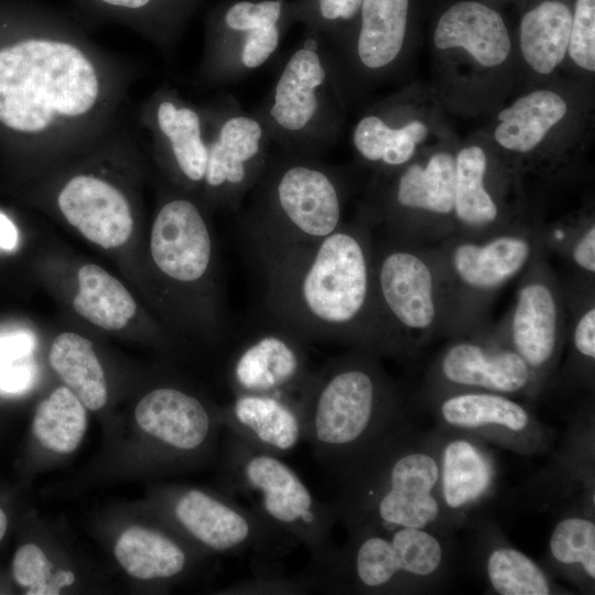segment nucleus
Returning <instances> with one entry per match:
<instances>
[{
	"label": "nucleus",
	"mask_w": 595,
	"mask_h": 595,
	"mask_svg": "<svg viewBox=\"0 0 595 595\" xmlns=\"http://www.w3.org/2000/svg\"><path fill=\"white\" fill-rule=\"evenodd\" d=\"M429 385L431 397L465 390L534 397L542 388L524 360L498 337L450 343L433 363Z\"/></svg>",
	"instance_id": "nucleus-12"
},
{
	"label": "nucleus",
	"mask_w": 595,
	"mask_h": 595,
	"mask_svg": "<svg viewBox=\"0 0 595 595\" xmlns=\"http://www.w3.org/2000/svg\"><path fill=\"white\" fill-rule=\"evenodd\" d=\"M432 437L439 465L437 497L451 528L458 527L493 491L494 458L475 436L441 429Z\"/></svg>",
	"instance_id": "nucleus-17"
},
{
	"label": "nucleus",
	"mask_w": 595,
	"mask_h": 595,
	"mask_svg": "<svg viewBox=\"0 0 595 595\" xmlns=\"http://www.w3.org/2000/svg\"><path fill=\"white\" fill-rule=\"evenodd\" d=\"M572 354L580 368L589 376L595 360V305L588 300L578 310L572 325Z\"/></svg>",
	"instance_id": "nucleus-40"
},
{
	"label": "nucleus",
	"mask_w": 595,
	"mask_h": 595,
	"mask_svg": "<svg viewBox=\"0 0 595 595\" xmlns=\"http://www.w3.org/2000/svg\"><path fill=\"white\" fill-rule=\"evenodd\" d=\"M281 15L280 0H241L228 7L224 24L234 39H239L237 57L244 68H257L274 53L280 41Z\"/></svg>",
	"instance_id": "nucleus-29"
},
{
	"label": "nucleus",
	"mask_w": 595,
	"mask_h": 595,
	"mask_svg": "<svg viewBox=\"0 0 595 595\" xmlns=\"http://www.w3.org/2000/svg\"><path fill=\"white\" fill-rule=\"evenodd\" d=\"M303 439L336 486L407 420L404 397L379 355L353 348L312 370L298 397Z\"/></svg>",
	"instance_id": "nucleus-2"
},
{
	"label": "nucleus",
	"mask_w": 595,
	"mask_h": 595,
	"mask_svg": "<svg viewBox=\"0 0 595 595\" xmlns=\"http://www.w3.org/2000/svg\"><path fill=\"white\" fill-rule=\"evenodd\" d=\"M156 121L170 143L180 173L192 183L204 182L208 148L202 137L198 113L165 100L158 107Z\"/></svg>",
	"instance_id": "nucleus-36"
},
{
	"label": "nucleus",
	"mask_w": 595,
	"mask_h": 595,
	"mask_svg": "<svg viewBox=\"0 0 595 595\" xmlns=\"http://www.w3.org/2000/svg\"><path fill=\"white\" fill-rule=\"evenodd\" d=\"M18 245V230L14 224L2 213H0V248L13 250Z\"/></svg>",
	"instance_id": "nucleus-45"
},
{
	"label": "nucleus",
	"mask_w": 595,
	"mask_h": 595,
	"mask_svg": "<svg viewBox=\"0 0 595 595\" xmlns=\"http://www.w3.org/2000/svg\"><path fill=\"white\" fill-rule=\"evenodd\" d=\"M564 310L555 275L537 258L523 272L507 326L498 338L524 360L542 387L562 351Z\"/></svg>",
	"instance_id": "nucleus-11"
},
{
	"label": "nucleus",
	"mask_w": 595,
	"mask_h": 595,
	"mask_svg": "<svg viewBox=\"0 0 595 595\" xmlns=\"http://www.w3.org/2000/svg\"><path fill=\"white\" fill-rule=\"evenodd\" d=\"M567 251L576 269L593 277L595 273V225L588 224L569 239Z\"/></svg>",
	"instance_id": "nucleus-42"
},
{
	"label": "nucleus",
	"mask_w": 595,
	"mask_h": 595,
	"mask_svg": "<svg viewBox=\"0 0 595 595\" xmlns=\"http://www.w3.org/2000/svg\"><path fill=\"white\" fill-rule=\"evenodd\" d=\"M363 0H316V9L322 20L327 22L347 21L360 10Z\"/></svg>",
	"instance_id": "nucleus-44"
},
{
	"label": "nucleus",
	"mask_w": 595,
	"mask_h": 595,
	"mask_svg": "<svg viewBox=\"0 0 595 595\" xmlns=\"http://www.w3.org/2000/svg\"><path fill=\"white\" fill-rule=\"evenodd\" d=\"M224 469L234 496L244 497L269 524L307 549V573H317L331 563L338 548L332 538L336 522L332 505L317 499L280 456L229 433Z\"/></svg>",
	"instance_id": "nucleus-7"
},
{
	"label": "nucleus",
	"mask_w": 595,
	"mask_h": 595,
	"mask_svg": "<svg viewBox=\"0 0 595 595\" xmlns=\"http://www.w3.org/2000/svg\"><path fill=\"white\" fill-rule=\"evenodd\" d=\"M433 40L440 50L464 48L485 67L502 64L511 50L501 15L476 1H461L450 7L440 18Z\"/></svg>",
	"instance_id": "nucleus-23"
},
{
	"label": "nucleus",
	"mask_w": 595,
	"mask_h": 595,
	"mask_svg": "<svg viewBox=\"0 0 595 595\" xmlns=\"http://www.w3.org/2000/svg\"><path fill=\"white\" fill-rule=\"evenodd\" d=\"M13 576L28 588L26 595H56L60 591L50 584L53 564L35 544L20 547L13 558Z\"/></svg>",
	"instance_id": "nucleus-37"
},
{
	"label": "nucleus",
	"mask_w": 595,
	"mask_h": 595,
	"mask_svg": "<svg viewBox=\"0 0 595 595\" xmlns=\"http://www.w3.org/2000/svg\"><path fill=\"white\" fill-rule=\"evenodd\" d=\"M409 0H363L357 55L364 66L378 69L400 54L407 29Z\"/></svg>",
	"instance_id": "nucleus-30"
},
{
	"label": "nucleus",
	"mask_w": 595,
	"mask_h": 595,
	"mask_svg": "<svg viewBox=\"0 0 595 595\" xmlns=\"http://www.w3.org/2000/svg\"><path fill=\"white\" fill-rule=\"evenodd\" d=\"M454 195L455 156L451 153L436 152L423 164H405L383 210L387 237L420 245L421 215L433 219L447 237L441 221H454Z\"/></svg>",
	"instance_id": "nucleus-15"
},
{
	"label": "nucleus",
	"mask_w": 595,
	"mask_h": 595,
	"mask_svg": "<svg viewBox=\"0 0 595 595\" xmlns=\"http://www.w3.org/2000/svg\"><path fill=\"white\" fill-rule=\"evenodd\" d=\"M488 160L479 145L455 156L454 226L456 234L483 237L505 229L502 214L486 184Z\"/></svg>",
	"instance_id": "nucleus-24"
},
{
	"label": "nucleus",
	"mask_w": 595,
	"mask_h": 595,
	"mask_svg": "<svg viewBox=\"0 0 595 595\" xmlns=\"http://www.w3.org/2000/svg\"><path fill=\"white\" fill-rule=\"evenodd\" d=\"M8 527V520L4 511L0 508V541L2 540Z\"/></svg>",
	"instance_id": "nucleus-48"
},
{
	"label": "nucleus",
	"mask_w": 595,
	"mask_h": 595,
	"mask_svg": "<svg viewBox=\"0 0 595 595\" xmlns=\"http://www.w3.org/2000/svg\"><path fill=\"white\" fill-rule=\"evenodd\" d=\"M372 280L387 355H413L446 327L441 279L432 251L388 237L374 242Z\"/></svg>",
	"instance_id": "nucleus-8"
},
{
	"label": "nucleus",
	"mask_w": 595,
	"mask_h": 595,
	"mask_svg": "<svg viewBox=\"0 0 595 595\" xmlns=\"http://www.w3.org/2000/svg\"><path fill=\"white\" fill-rule=\"evenodd\" d=\"M171 512L181 529L216 553L250 552L258 563H267L298 544L235 497L191 488L178 494Z\"/></svg>",
	"instance_id": "nucleus-10"
},
{
	"label": "nucleus",
	"mask_w": 595,
	"mask_h": 595,
	"mask_svg": "<svg viewBox=\"0 0 595 595\" xmlns=\"http://www.w3.org/2000/svg\"><path fill=\"white\" fill-rule=\"evenodd\" d=\"M444 534L422 528L348 531L331 563L310 574L314 589L404 594L431 591L448 573Z\"/></svg>",
	"instance_id": "nucleus-6"
},
{
	"label": "nucleus",
	"mask_w": 595,
	"mask_h": 595,
	"mask_svg": "<svg viewBox=\"0 0 595 595\" xmlns=\"http://www.w3.org/2000/svg\"><path fill=\"white\" fill-rule=\"evenodd\" d=\"M229 433L250 446L283 456L304 441L298 401L277 394H235L221 410Z\"/></svg>",
	"instance_id": "nucleus-22"
},
{
	"label": "nucleus",
	"mask_w": 595,
	"mask_h": 595,
	"mask_svg": "<svg viewBox=\"0 0 595 595\" xmlns=\"http://www.w3.org/2000/svg\"><path fill=\"white\" fill-rule=\"evenodd\" d=\"M87 428L85 405L67 387L55 389L36 408L32 431L44 447L66 454L75 451Z\"/></svg>",
	"instance_id": "nucleus-35"
},
{
	"label": "nucleus",
	"mask_w": 595,
	"mask_h": 595,
	"mask_svg": "<svg viewBox=\"0 0 595 595\" xmlns=\"http://www.w3.org/2000/svg\"><path fill=\"white\" fill-rule=\"evenodd\" d=\"M35 338L28 331H13L0 334V363L13 361L32 356Z\"/></svg>",
	"instance_id": "nucleus-43"
},
{
	"label": "nucleus",
	"mask_w": 595,
	"mask_h": 595,
	"mask_svg": "<svg viewBox=\"0 0 595 595\" xmlns=\"http://www.w3.org/2000/svg\"><path fill=\"white\" fill-rule=\"evenodd\" d=\"M78 292L73 300L75 311L105 329L127 326L137 304L123 284L97 264H84L77 273Z\"/></svg>",
	"instance_id": "nucleus-32"
},
{
	"label": "nucleus",
	"mask_w": 595,
	"mask_h": 595,
	"mask_svg": "<svg viewBox=\"0 0 595 595\" xmlns=\"http://www.w3.org/2000/svg\"><path fill=\"white\" fill-rule=\"evenodd\" d=\"M567 52L578 67L595 71V0H576Z\"/></svg>",
	"instance_id": "nucleus-38"
},
{
	"label": "nucleus",
	"mask_w": 595,
	"mask_h": 595,
	"mask_svg": "<svg viewBox=\"0 0 595 595\" xmlns=\"http://www.w3.org/2000/svg\"><path fill=\"white\" fill-rule=\"evenodd\" d=\"M242 230L253 257L318 241L343 224L337 177L307 159L267 163Z\"/></svg>",
	"instance_id": "nucleus-5"
},
{
	"label": "nucleus",
	"mask_w": 595,
	"mask_h": 595,
	"mask_svg": "<svg viewBox=\"0 0 595 595\" xmlns=\"http://www.w3.org/2000/svg\"><path fill=\"white\" fill-rule=\"evenodd\" d=\"M585 506L565 513L554 524L548 554L552 566L583 591H593L595 582V522Z\"/></svg>",
	"instance_id": "nucleus-27"
},
{
	"label": "nucleus",
	"mask_w": 595,
	"mask_h": 595,
	"mask_svg": "<svg viewBox=\"0 0 595 595\" xmlns=\"http://www.w3.org/2000/svg\"><path fill=\"white\" fill-rule=\"evenodd\" d=\"M573 14L560 1L548 0L521 19L519 45L526 63L537 73L551 74L563 61L569 46Z\"/></svg>",
	"instance_id": "nucleus-26"
},
{
	"label": "nucleus",
	"mask_w": 595,
	"mask_h": 595,
	"mask_svg": "<svg viewBox=\"0 0 595 595\" xmlns=\"http://www.w3.org/2000/svg\"><path fill=\"white\" fill-rule=\"evenodd\" d=\"M311 372L307 343L268 322L234 349L227 378L234 396L277 394L298 401Z\"/></svg>",
	"instance_id": "nucleus-14"
},
{
	"label": "nucleus",
	"mask_w": 595,
	"mask_h": 595,
	"mask_svg": "<svg viewBox=\"0 0 595 595\" xmlns=\"http://www.w3.org/2000/svg\"><path fill=\"white\" fill-rule=\"evenodd\" d=\"M115 556L125 571L139 580H169L183 573L188 556L169 536L143 527L125 530L115 545Z\"/></svg>",
	"instance_id": "nucleus-28"
},
{
	"label": "nucleus",
	"mask_w": 595,
	"mask_h": 595,
	"mask_svg": "<svg viewBox=\"0 0 595 595\" xmlns=\"http://www.w3.org/2000/svg\"><path fill=\"white\" fill-rule=\"evenodd\" d=\"M48 360L54 371L90 411L101 409L108 399L102 367L89 339L72 332L57 335Z\"/></svg>",
	"instance_id": "nucleus-31"
},
{
	"label": "nucleus",
	"mask_w": 595,
	"mask_h": 595,
	"mask_svg": "<svg viewBox=\"0 0 595 595\" xmlns=\"http://www.w3.org/2000/svg\"><path fill=\"white\" fill-rule=\"evenodd\" d=\"M253 577L234 584L228 593L232 594H304L313 591L312 580L307 573L288 576L272 571L271 567L258 569Z\"/></svg>",
	"instance_id": "nucleus-39"
},
{
	"label": "nucleus",
	"mask_w": 595,
	"mask_h": 595,
	"mask_svg": "<svg viewBox=\"0 0 595 595\" xmlns=\"http://www.w3.org/2000/svg\"><path fill=\"white\" fill-rule=\"evenodd\" d=\"M566 111L565 100L555 91H531L499 112L495 140L507 151L531 152L565 117Z\"/></svg>",
	"instance_id": "nucleus-25"
},
{
	"label": "nucleus",
	"mask_w": 595,
	"mask_h": 595,
	"mask_svg": "<svg viewBox=\"0 0 595 595\" xmlns=\"http://www.w3.org/2000/svg\"><path fill=\"white\" fill-rule=\"evenodd\" d=\"M100 95L93 62L68 42L31 39L0 50V122L40 133L88 113Z\"/></svg>",
	"instance_id": "nucleus-4"
},
{
	"label": "nucleus",
	"mask_w": 595,
	"mask_h": 595,
	"mask_svg": "<svg viewBox=\"0 0 595 595\" xmlns=\"http://www.w3.org/2000/svg\"><path fill=\"white\" fill-rule=\"evenodd\" d=\"M486 580L499 595H549L556 587L543 569L502 540H491L483 555Z\"/></svg>",
	"instance_id": "nucleus-34"
},
{
	"label": "nucleus",
	"mask_w": 595,
	"mask_h": 595,
	"mask_svg": "<svg viewBox=\"0 0 595 595\" xmlns=\"http://www.w3.org/2000/svg\"><path fill=\"white\" fill-rule=\"evenodd\" d=\"M365 221L307 245L256 256L268 322L305 343H338L387 355Z\"/></svg>",
	"instance_id": "nucleus-1"
},
{
	"label": "nucleus",
	"mask_w": 595,
	"mask_h": 595,
	"mask_svg": "<svg viewBox=\"0 0 595 595\" xmlns=\"http://www.w3.org/2000/svg\"><path fill=\"white\" fill-rule=\"evenodd\" d=\"M134 418L147 434L183 453L206 447L223 423L220 410L213 412L198 397L173 386L155 388L142 397Z\"/></svg>",
	"instance_id": "nucleus-19"
},
{
	"label": "nucleus",
	"mask_w": 595,
	"mask_h": 595,
	"mask_svg": "<svg viewBox=\"0 0 595 595\" xmlns=\"http://www.w3.org/2000/svg\"><path fill=\"white\" fill-rule=\"evenodd\" d=\"M150 252L154 266L170 281L184 286L208 282L215 249L199 207L186 198L166 202L151 228Z\"/></svg>",
	"instance_id": "nucleus-16"
},
{
	"label": "nucleus",
	"mask_w": 595,
	"mask_h": 595,
	"mask_svg": "<svg viewBox=\"0 0 595 595\" xmlns=\"http://www.w3.org/2000/svg\"><path fill=\"white\" fill-rule=\"evenodd\" d=\"M428 132V126L421 120H412L393 128L380 117L369 115L356 125L353 142L359 155L367 162L400 167L412 160L416 145L426 138Z\"/></svg>",
	"instance_id": "nucleus-33"
},
{
	"label": "nucleus",
	"mask_w": 595,
	"mask_h": 595,
	"mask_svg": "<svg viewBox=\"0 0 595 595\" xmlns=\"http://www.w3.org/2000/svg\"><path fill=\"white\" fill-rule=\"evenodd\" d=\"M542 237L505 228L472 237L452 234L432 251L444 296L446 328L467 329L487 300L523 273L540 257Z\"/></svg>",
	"instance_id": "nucleus-9"
},
{
	"label": "nucleus",
	"mask_w": 595,
	"mask_h": 595,
	"mask_svg": "<svg viewBox=\"0 0 595 595\" xmlns=\"http://www.w3.org/2000/svg\"><path fill=\"white\" fill-rule=\"evenodd\" d=\"M74 582V573L65 570H58L50 580V584L58 591L65 586L72 585Z\"/></svg>",
	"instance_id": "nucleus-46"
},
{
	"label": "nucleus",
	"mask_w": 595,
	"mask_h": 595,
	"mask_svg": "<svg viewBox=\"0 0 595 595\" xmlns=\"http://www.w3.org/2000/svg\"><path fill=\"white\" fill-rule=\"evenodd\" d=\"M327 72L313 42L296 50L275 83L270 120L290 137L306 134L323 113Z\"/></svg>",
	"instance_id": "nucleus-21"
},
{
	"label": "nucleus",
	"mask_w": 595,
	"mask_h": 595,
	"mask_svg": "<svg viewBox=\"0 0 595 595\" xmlns=\"http://www.w3.org/2000/svg\"><path fill=\"white\" fill-rule=\"evenodd\" d=\"M440 428L475 436L521 454L544 451L551 432L524 404L487 391H454L431 397Z\"/></svg>",
	"instance_id": "nucleus-13"
},
{
	"label": "nucleus",
	"mask_w": 595,
	"mask_h": 595,
	"mask_svg": "<svg viewBox=\"0 0 595 595\" xmlns=\"http://www.w3.org/2000/svg\"><path fill=\"white\" fill-rule=\"evenodd\" d=\"M35 378L32 357L0 363V392L18 394L28 390Z\"/></svg>",
	"instance_id": "nucleus-41"
},
{
	"label": "nucleus",
	"mask_w": 595,
	"mask_h": 595,
	"mask_svg": "<svg viewBox=\"0 0 595 595\" xmlns=\"http://www.w3.org/2000/svg\"><path fill=\"white\" fill-rule=\"evenodd\" d=\"M66 220L89 241L111 249L122 246L133 230L130 205L112 184L93 175H76L57 197Z\"/></svg>",
	"instance_id": "nucleus-20"
},
{
	"label": "nucleus",
	"mask_w": 595,
	"mask_h": 595,
	"mask_svg": "<svg viewBox=\"0 0 595 595\" xmlns=\"http://www.w3.org/2000/svg\"><path fill=\"white\" fill-rule=\"evenodd\" d=\"M105 3L128 9H139L147 6L151 0H100Z\"/></svg>",
	"instance_id": "nucleus-47"
},
{
	"label": "nucleus",
	"mask_w": 595,
	"mask_h": 595,
	"mask_svg": "<svg viewBox=\"0 0 595 595\" xmlns=\"http://www.w3.org/2000/svg\"><path fill=\"white\" fill-rule=\"evenodd\" d=\"M207 148L204 183L224 204L235 208L268 163L264 129L252 117L234 115L221 123Z\"/></svg>",
	"instance_id": "nucleus-18"
},
{
	"label": "nucleus",
	"mask_w": 595,
	"mask_h": 595,
	"mask_svg": "<svg viewBox=\"0 0 595 595\" xmlns=\"http://www.w3.org/2000/svg\"><path fill=\"white\" fill-rule=\"evenodd\" d=\"M437 479L432 434H416L407 419L337 485L329 504L347 531L422 528L445 534L452 528L437 497Z\"/></svg>",
	"instance_id": "nucleus-3"
}]
</instances>
